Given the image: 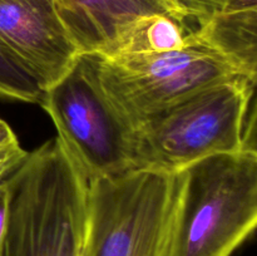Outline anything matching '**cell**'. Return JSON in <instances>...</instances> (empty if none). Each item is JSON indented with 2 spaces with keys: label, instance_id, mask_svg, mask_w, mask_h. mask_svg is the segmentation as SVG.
<instances>
[{
  "label": "cell",
  "instance_id": "obj_6",
  "mask_svg": "<svg viewBox=\"0 0 257 256\" xmlns=\"http://www.w3.org/2000/svg\"><path fill=\"white\" fill-rule=\"evenodd\" d=\"M39 104L88 181L135 168L133 131L103 94L93 53H80L68 72L43 90Z\"/></svg>",
  "mask_w": 257,
  "mask_h": 256
},
{
  "label": "cell",
  "instance_id": "obj_9",
  "mask_svg": "<svg viewBox=\"0 0 257 256\" xmlns=\"http://www.w3.org/2000/svg\"><path fill=\"white\" fill-rule=\"evenodd\" d=\"M198 44L222 58L237 74L256 83L257 9L222 13L190 32Z\"/></svg>",
  "mask_w": 257,
  "mask_h": 256
},
{
  "label": "cell",
  "instance_id": "obj_2",
  "mask_svg": "<svg viewBox=\"0 0 257 256\" xmlns=\"http://www.w3.org/2000/svg\"><path fill=\"white\" fill-rule=\"evenodd\" d=\"M183 176L132 168L88 181L82 256H172Z\"/></svg>",
  "mask_w": 257,
  "mask_h": 256
},
{
  "label": "cell",
  "instance_id": "obj_8",
  "mask_svg": "<svg viewBox=\"0 0 257 256\" xmlns=\"http://www.w3.org/2000/svg\"><path fill=\"white\" fill-rule=\"evenodd\" d=\"M80 53H103L136 18L168 14L185 23L173 0H52Z\"/></svg>",
  "mask_w": 257,
  "mask_h": 256
},
{
  "label": "cell",
  "instance_id": "obj_5",
  "mask_svg": "<svg viewBox=\"0 0 257 256\" xmlns=\"http://www.w3.org/2000/svg\"><path fill=\"white\" fill-rule=\"evenodd\" d=\"M93 55L103 94L132 131L203 88L243 78L216 53L195 42L190 33L188 44L177 50Z\"/></svg>",
  "mask_w": 257,
  "mask_h": 256
},
{
  "label": "cell",
  "instance_id": "obj_1",
  "mask_svg": "<svg viewBox=\"0 0 257 256\" xmlns=\"http://www.w3.org/2000/svg\"><path fill=\"white\" fill-rule=\"evenodd\" d=\"M5 183L0 256H82L88 180L58 137L28 152Z\"/></svg>",
  "mask_w": 257,
  "mask_h": 256
},
{
  "label": "cell",
  "instance_id": "obj_10",
  "mask_svg": "<svg viewBox=\"0 0 257 256\" xmlns=\"http://www.w3.org/2000/svg\"><path fill=\"white\" fill-rule=\"evenodd\" d=\"M185 23L168 14H150L123 25L109 47L99 54L142 55L171 52L188 44Z\"/></svg>",
  "mask_w": 257,
  "mask_h": 256
},
{
  "label": "cell",
  "instance_id": "obj_3",
  "mask_svg": "<svg viewBox=\"0 0 257 256\" xmlns=\"http://www.w3.org/2000/svg\"><path fill=\"white\" fill-rule=\"evenodd\" d=\"M172 256H231L257 223V153H218L182 171Z\"/></svg>",
  "mask_w": 257,
  "mask_h": 256
},
{
  "label": "cell",
  "instance_id": "obj_12",
  "mask_svg": "<svg viewBox=\"0 0 257 256\" xmlns=\"http://www.w3.org/2000/svg\"><path fill=\"white\" fill-rule=\"evenodd\" d=\"M183 19L205 22L211 17L237 10L257 9V0H173Z\"/></svg>",
  "mask_w": 257,
  "mask_h": 256
},
{
  "label": "cell",
  "instance_id": "obj_13",
  "mask_svg": "<svg viewBox=\"0 0 257 256\" xmlns=\"http://www.w3.org/2000/svg\"><path fill=\"white\" fill-rule=\"evenodd\" d=\"M27 155L9 124L0 118V182L17 170Z\"/></svg>",
  "mask_w": 257,
  "mask_h": 256
},
{
  "label": "cell",
  "instance_id": "obj_11",
  "mask_svg": "<svg viewBox=\"0 0 257 256\" xmlns=\"http://www.w3.org/2000/svg\"><path fill=\"white\" fill-rule=\"evenodd\" d=\"M42 95L39 83L0 48V98L39 103Z\"/></svg>",
  "mask_w": 257,
  "mask_h": 256
},
{
  "label": "cell",
  "instance_id": "obj_14",
  "mask_svg": "<svg viewBox=\"0 0 257 256\" xmlns=\"http://www.w3.org/2000/svg\"><path fill=\"white\" fill-rule=\"evenodd\" d=\"M7 206H8V190L5 180L0 182V243H2L3 233L7 221Z\"/></svg>",
  "mask_w": 257,
  "mask_h": 256
},
{
  "label": "cell",
  "instance_id": "obj_7",
  "mask_svg": "<svg viewBox=\"0 0 257 256\" xmlns=\"http://www.w3.org/2000/svg\"><path fill=\"white\" fill-rule=\"evenodd\" d=\"M0 48L43 90L62 78L80 54L52 0H0Z\"/></svg>",
  "mask_w": 257,
  "mask_h": 256
},
{
  "label": "cell",
  "instance_id": "obj_4",
  "mask_svg": "<svg viewBox=\"0 0 257 256\" xmlns=\"http://www.w3.org/2000/svg\"><path fill=\"white\" fill-rule=\"evenodd\" d=\"M256 83L210 85L133 131V167L180 172L197 161L246 148L243 125Z\"/></svg>",
  "mask_w": 257,
  "mask_h": 256
}]
</instances>
